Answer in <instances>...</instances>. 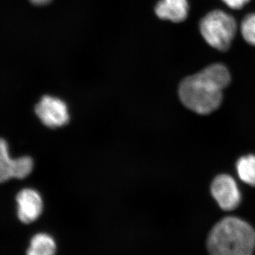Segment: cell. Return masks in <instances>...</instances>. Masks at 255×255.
Masks as SVG:
<instances>
[{
    "label": "cell",
    "mask_w": 255,
    "mask_h": 255,
    "mask_svg": "<svg viewBox=\"0 0 255 255\" xmlns=\"http://www.w3.org/2000/svg\"><path fill=\"white\" fill-rule=\"evenodd\" d=\"M237 171L243 182L255 186V155L241 157L238 161Z\"/></svg>",
    "instance_id": "obj_10"
},
{
    "label": "cell",
    "mask_w": 255,
    "mask_h": 255,
    "mask_svg": "<svg viewBox=\"0 0 255 255\" xmlns=\"http://www.w3.org/2000/svg\"><path fill=\"white\" fill-rule=\"evenodd\" d=\"M36 115L46 127H63L69 122V114L66 104L60 99L44 96L36 105Z\"/></svg>",
    "instance_id": "obj_4"
},
{
    "label": "cell",
    "mask_w": 255,
    "mask_h": 255,
    "mask_svg": "<svg viewBox=\"0 0 255 255\" xmlns=\"http://www.w3.org/2000/svg\"><path fill=\"white\" fill-rule=\"evenodd\" d=\"M187 0H161L155 7L157 16L173 22H182L188 16Z\"/></svg>",
    "instance_id": "obj_7"
},
{
    "label": "cell",
    "mask_w": 255,
    "mask_h": 255,
    "mask_svg": "<svg viewBox=\"0 0 255 255\" xmlns=\"http://www.w3.org/2000/svg\"><path fill=\"white\" fill-rule=\"evenodd\" d=\"M229 7L233 9H240L246 6L251 0H223Z\"/></svg>",
    "instance_id": "obj_13"
},
{
    "label": "cell",
    "mask_w": 255,
    "mask_h": 255,
    "mask_svg": "<svg viewBox=\"0 0 255 255\" xmlns=\"http://www.w3.org/2000/svg\"><path fill=\"white\" fill-rule=\"evenodd\" d=\"M56 252L54 239L46 233H38L32 238L26 255H55Z\"/></svg>",
    "instance_id": "obj_8"
},
{
    "label": "cell",
    "mask_w": 255,
    "mask_h": 255,
    "mask_svg": "<svg viewBox=\"0 0 255 255\" xmlns=\"http://www.w3.org/2000/svg\"><path fill=\"white\" fill-rule=\"evenodd\" d=\"M33 4L36 5H43L49 2L50 0H30Z\"/></svg>",
    "instance_id": "obj_14"
},
{
    "label": "cell",
    "mask_w": 255,
    "mask_h": 255,
    "mask_svg": "<svg viewBox=\"0 0 255 255\" xmlns=\"http://www.w3.org/2000/svg\"><path fill=\"white\" fill-rule=\"evenodd\" d=\"M207 249L210 255H253L255 229L239 218H225L210 232Z\"/></svg>",
    "instance_id": "obj_2"
},
{
    "label": "cell",
    "mask_w": 255,
    "mask_h": 255,
    "mask_svg": "<svg viewBox=\"0 0 255 255\" xmlns=\"http://www.w3.org/2000/svg\"><path fill=\"white\" fill-rule=\"evenodd\" d=\"M15 159L10 157L7 142L0 138V183L14 178Z\"/></svg>",
    "instance_id": "obj_9"
},
{
    "label": "cell",
    "mask_w": 255,
    "mask_h": 255,
    "mask_svg": "<svg viewBox=\"0 0 255 255\" xmlns=\"http://www.w3.org/2000/svg\"><path fill=\"white\" fill-rule=\"evenodd\" d=\"M211 194L224 211H233L239 206L241 192L233 177L221 174L215 178L211 184Z\"/></svg>",
    "instance_id": "obj_5"
},
{
    "label": "cell",
    "mask_w": 255,
    "mask_h": 255,
    "mask_svg": "<svg viewBox=\"0 0 255 255\" xmlns=\"http://www.w3.org/2000/svg\"><path fill=\"white\" fill-rule=\"evenodd\" d=\"M230 82L231 75L227 68L214 64L184 79L179 86V98L186 107L196 113L211 114L221 105L223 89Z\"/></svg>",
    "instance_id": "obj_1"
},
{
    "label": "cell",
    "mask_w": 255,
    "mask_h": 255,
    "mask_svg": "<svg viewBox=\"0 0 255 255\" xmlns=\"http://www.w3.org/2000/svg\"><path fill=\"white\" fill-rule=\"evenodd\" d=\"M241 33L248 43L255 46V13L248 14L242 21Z\"/></svg>",
    "instance_id": "obj_12"
},
{
    "label": "cell",
    "mask_w": 255,
    "mask_h": 255,
    "mask_svg": "<svg viewBox=\"0 0 255 255\" xmlns=\"http://www.w3.org/2000/svg\"><path fill=\"white\" fill-rule=\"evenodd\" d=\"M33 167V159L28 156L15 159L14 178L24 179L31 173Z\"/></svg>",
    "instance_id": "obj_11"
},
{
    "label": "cell",
    "mask_w": 255,
    "mask_h": 255,
    "mask_svg": "<svg viewBox=\"0 0 255 255\" xmlns=\"http://www.w3.org/2000/svg\"><path fill=\"white\" fill-rule=\"evenodd\" d=\"M18 217L25 224L36 221L43 211V201L40 194L31 189H24L16 196Z\"/></svg>",
    "instance_id": "obj_6"
},
{
    "label": "cell",
    "mask_w": 255,
    "mask_h": 255,
    "mask_svg": "<svg viewBox=\"0 0 255 255\" xmlns=\"http://www.w3.org/2000/svg\"><path fill=\"white\" fill-rule=\"evenodd\" d=\"M237 24L231 15L215 10L202 18L200 31L206 41L216 49L224 51L231 46L236 36Z\"/></svg>",
    "instance_id": "obj_3"
}]
</instances>
